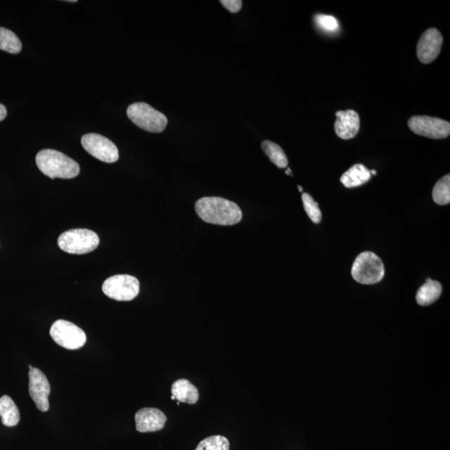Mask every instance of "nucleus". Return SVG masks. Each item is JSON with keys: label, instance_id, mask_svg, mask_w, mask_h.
I'll list each match as a JSON object with an SVG mask.
<instances>
[{"label": "nucleus", "instance_id": "nucleus-1", "mask_svg": "<svg viewBox=\"0 0 450 450\" xmlns=\"http://www.w3.org/2000/svg\"><path fill=\"white\" fill-rule=\"evenodd\" d=\"M195 211L205 222L231 226L241 221L242 211L236 202L220 197H204L195 204Z\"/></svg>", "mask_w": 450, "mask_h": 450}, {"label": "nucleus", "instance_id": "nucleus-2", "mask_svg": "<svg viewBox=\"0 0 450 450\" xmlns=\"http://www.w3.org/2000/svg\"><path fill=\"white\" fill-rule=\"evenodd\" d=\"M35 160L39 170L51 179H74L79 174L77 162L57 150L39 151Z\"/></svg>", "mask_w": 450, "mask_h": 450}, {"label": "nucleus", "instance_id": "nucleus-3", "mask_svg": "<svg viewBox=\"0 0 450 450\" xmlns=\"http://www.w3.org/2000/svg\"><path fill=\"white\" fill-rule=\"evenodd\" d=\"M385 265L379 256L371 251L358 255L353 264L351 274L354 280L362 285H375L385 276Z\"/></svg>", "mask_w": 450, "mask_h": 450}, {"label": "nucleus", "instance_id": "nucleus-4", "mask_svg": "<svg viewBox=\"0 0 450 450\" xmlns=\"http://www.w3.org/2000/svg\"><path fill=\"white\" fill-rule=\"evenodd\" d=\"M58 245L66 253L84 255L96 249L100 245V238L89 229H71L58 237Z\"/></svg>", "mask_w": 450, "mask_h": 450}, {"label": "nucleus", "instance_id": "nucleus-5", "mask_svg": "<svg viewBox=\"0 0 450 450\" xmlns=\"http://www.w3.org/2000/svg\"><path fill=\"white\" fill-rule=\"evenodd\" d=\"M129 119L138 127L150 133L163 132L168 120L164 114L146 103H135L127 110Z\"/></svg>", "mask_w": 450, "mask_h": 450}, {"label": "nucleus", "instance_id": "nucleus-6", "mask_svg": "<svg viewBox=\"0 0 450 450\" xmlns=\"http://www.w3.org/2000/svg\"><path fill=\"white\" fill-rule=\"evenodd\" d=\"M103 292L112 300L130 301L139 292V281L128 274H118L107 278L102 286Z\"/></svg>", "mask_w": 450, "mask_h": 450}, {"label": "nucleus", "instance_id": "nucleus-7", "mask_svg": "<svg viewBox=\"0 0 450 450\" xmlns=\"http://www.w3.org/2000/svg\"><path fill=\"white\" fill-rule=\"evenodd\" d=\"M51 335L53 341L67 349H79L86 343V335L75 323L58 319L53 323Z\"/></svg>", "mask_w": 450, "mask_h": 450}, {"label": "nucleus", "instance_id": "nucleus-8", "mask_svg": "<svg viewBox=\"0 0 450 450\" xmlns=\"http://www.w3.org/2000/svg\"><path fill=\"white\" fill-rule=\"evenodd\" d=\"M409 128L413 133L433 139L447 138L450 134V124L435 117L416 115L408 121Z\"/></svg>", "mask_w": 450, "mask_h": 450}, {"label": "nucleus", "instance_id": "nucleus-9", "mask_svg": "<svg viewBox=\"0 0 450 450\" xmlns=\"http://www.w3.org/2000/svg\"><path fill=\"white\" fill-rule=\"evenodd\" d=\"M84 150L105 163H115L119 160V150L109 139L98 134H84L81 139Z\"/></svg>", "mask_w": 450, "mask_h": 450}, {"label": "nucleus", "instance_id": "nucleus-10", "mask_svg": "<svg viewBox=\"0 0 450 450\" xmlns=\"http://www.w3.org/2000/svg\"><path fill=\"white\" fill-rule=\"evenodd\" d=\"M443 37L437 29L427 30L417 44V56L423 64L428 65L437 58L442 48Z\"/></svg>", "mask_w": 450, "mask_h": 450}, {"label": "nucleus", "instance_id": "nucleus-11", "mask_svg": "<svg viewBox=\"0 0 450 450\" xmlns=\"http://www.w3.org/2000/svg\"><path fill=\"white\" fill-rule=\"evenodd\" d=\"M29 391L31 398L40 411L46 412L49 409V396L51 385L44 373L39 368H33L29 373Z\"/></svg>", "mask_w": 450, "mask_h": 450}, {"label": "nucleus", "instance_id": "nucleus-12", "mask_svg": "<svg viewBox=\"0 0 450 450\" xmlns=\"http://www.w3.org/2000/svg\"><path fill=\"white\" fill-rule=\"evenodd\" d=\"M167 418L159 409L143 408L135 415L136 430L141 433L163 430Z\"/></svg>", "mask_w": 450, "mask_h": 450}, {"label": "nucleus", "instance_id": "nucleus-13", "mask_svg": "<svg viewBox=\"0 0 450 450\" xmlns=\"http://www.w3.org/2000/svg\"><path fill=\"white\" fill-rule=\"evenodd\" d=\"M335 132L341 139H350L356 136L360 128L359 115L356 111L347 110L336 112Z\"/></svg>", "mask_w": 450, "mask_h": 450}, {"label": "nucleus", "instance_id": "nucleus-14", "mask_svg": "<svg viewBox=\"0 0 450 450\" xmlns=\"http://www.w3.org/2000/svg\"><path fill=\"white\" fill-rule=\"evenodd\" d=\"M172 399H177L178 402L195 404L200 399L199 390L190 381L180 379L174 382L172 388Z\"/></svg>", "mask_w": 450, "mask_h": 450}, {"label": "nucleus", "instance_id": "nucleus-15", "mask_svg": "<svg viewBox=\"0 0 450 450\" xmlns=\"http://www.w3.org/2000/svg\"><path fill=\"white\" fill-rule=\"evenodd\" d=\"M371 178V171L361 164L354 165L342 175L340 182L346 188H355L363 186Z\"/></svg>", "mask_w": 450, "mask_h": 450}, {"label": "nucleus", "instance_id": "nucleus-16", "mask_svg": "<svg viewBox=\"0 0 450 450\" xmlns=\"http://www.w3.org/2000/svg\"><path fill=\"white\" fill-rule=\"evenodd\" d=\"M442 285L438 281L428 278L424 285L418 289L416 295L418 304L428 306L437 301L442 294Z\"/></svg>", "mask_w": 450, "mask_h": 450}, {"label": "nucleus", "instance_id": "nucleus-17", "mask_svg": "<svg viewBox=\"0 0 450 450\" xmlns=\"http://www.w3.org/2000/svg\"><path fill=\"white\" fill-rule=\"evenodd\" d=\"M0 417L4 425L13 427L19 424L20 413L17 405L10 396L4 395L0 398Z\"/></svg>", "mask_w": 450, "mask_h": 450}, {"label": "nucleus", "instance_id": "nucleus-18", "mask_svg": "<svg viewBox=\"0 0 450 450\" xmlns=\"http://www.w3.org/2000/svg\"><path fill=\"white\" fill-rule=\"evenodd\" d=\"M261 146H262L264 154L269 157L270 161L274 165H276L278 168L285 169L287 167L289 161H288L285 153L283 152L280 146H278L276 143L265 141Z\"/></svg>", "mask_w": 450, "mask_h": 450}, {"label": "nucleus", "instance_id": "nucleus-19", "mask_svg": "<svg viewBox=\"0 0 450 450\" xmlns=\"http://www.w3.org/2000/svg\"><path fill=\"white\" fill-rule=\"evenodd\" d=\"M0 49L11 53H19L22 49L20 39L11 30L0 27Z\"/></svg>", "mask_w": 450, "mask_h": 450}, {"label": "nucleus", "instance_id": "nucleus-20", "mask_svg": "<svg viewBox=\"0 0 450 450\" xmlns=\"http://www.w3.org/2000/svg\"><path fill=\"white\" fill-rule=\"evenodd\" d=\"M433 200L439 205H446L450 202V175L440 179L433 188Z\"/></svg>", "mask_w": 450, "mask_h": 450}, {"label": "nucleus", "instance_id": "nucleus-21", "mask_svg": "<svg viewBox=\"0 0 450 450\" xmlns=\"http://www.w3.org/2000/svg\"><path fill=\"white\" fill-rule=\"evenodd\" d=\"M195 450H229V442L224 436L213 435L202 439Z\"/></svg>", "mask_w": 450, "mask_h": 450}, {"label": "nucleus", "instance_id": "nucleus-22", "mask_svg": "<svg viewBox=\"0 0 450 450\" xmlns=\"http://www.w3.org/2000/svg\"><path fill=\"white\" fill-rule=\"evenodd\" d=\"M302 201L306 214L314 224H319L322 219V214L319 208V204L315 202L313 197L307 193L302 195Z\"/></svg>", "mask_w": 450, "mask_h": 450}, {"label": "nucleus", "instance_id": "nucleus-23", "mask_svg": "<svg viewBox=\"0 0 450 450\" xmlns=\"http://www.w3.org/2000/svg\"><path fill=\"white\" fill-rule=\"evenodd\" d=\"M315 20L323 30L330 31V32H334V31L339 30V22H338L335 17L319 15L315 18Z\"/></svg>", "mask_w": 450, "mask_h": 450}, {"label": "nucleus", "instance_id": "nucleus-24", "mask_svg": "<svg viewBox=\"0 0 450 450\" xmlns=\"http://www.w3.org/2000/svg\"><path fill=\"white\" fill-rule=\"evenodd\" d=\"M229 12L238 13L241 10L243 2L241 0H221L220 1Z\"/></svg>", "mask_w": 450, "mask_h": 450}, {"label": "nucleus", "instance_id": "nucleus-25", "mask_svg": "<svg viewBox=\"0 0 450 450\" xmlns=\"http://www.w3.org/2000/svg\"><path fill=\"white\" fill-rule=\"evenodd\" d=\"M7 116V110L6 106H4L0 103V121L4 120L6 118Z\"/></svg>", "mask_w": 450, "mask_h": 450}, {"label": "nucleus", "instance_id": "nucleus-26", "mask_svg": "<svg viewBox=\"0 0 450 450\" xmlns=\"http://www.w3.org/2000/svg\"><path fill=\"white\" fill-rule=\"evenodd\" d=\"M285 173H286L287 174L292 175L291 169H288Z\"/></svg>", "mask_w": 450, "mask_h": 450}, {"label": "nucleus", "instance_id": "nucleus-27", "mask_svg": "<svg viewBox=\"0 0 450 450\" xmlns=\"http://www.w3.org/2000/svg\"><path fill=\"white\" fill-rule=\"evenodd\" d=\"M300 192H303V188L301 186H298Z\"/></svg>", "mask_w": 450, "mask_h": 450}, {"label": "nucleus", "instance_id": "nucleus-28", "mask_svg": "<svg viewBox=\"0 0 450 450\" xmlns=\"http://www.w3.org/2000/svg\"><path fill=\"white\" fill-rule=\"evenodd\" d=\"M371 174H376V171L375 170H372Z\"/></svg>", "mask_w": 450, "mask_h": 450}]
</instances>
